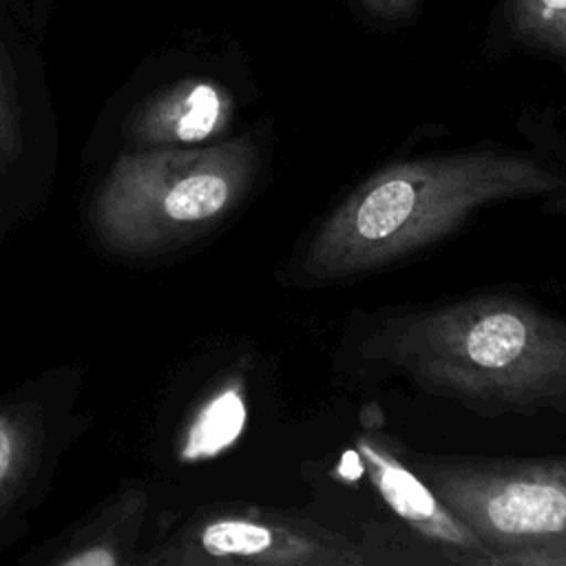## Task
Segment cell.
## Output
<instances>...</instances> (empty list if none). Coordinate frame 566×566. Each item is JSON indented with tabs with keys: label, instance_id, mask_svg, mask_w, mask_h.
<instances>
[{
	"label": "cell",
	"instance_id": "1",
	"mask_svg": "<svg viewBox=\"0 0 566 566\" xmlns=\"http://www.w3.org/2000/svg\"><path fill=\"white\" fill-rule=\"evenodd\" d=\"M542 197L566 199V172L537 150L478 146L391 161L316 221L285 263L287 281H352L451 237L482 208Z\"/></svg>",
	"mask_w": 566,
	"mask_h": 566
},
{
	"label": "cell",
	"instance_id": "2",
	"mask_svg": "<svg viewBox=\"0 0 566 566\" xmlns=\"http://www.w3.org/2000/svg\"><path fill=\"white\" fill-rule=\"evenodd\" d=\"M356 352L382 374L482 413L566 409V316L513 294L385 310Z\"/></svg>",
	"mask_w": 566,
	"mask_h": 566
},
{
	"label": "cell",
	"instance_id": "3",
	"mask_svg": "<svg viewBox=\"0 0 566 566\" xmlns=\"http://www.w3.org/2000/svg\"><path fill=\"white\" fill-rule=\"evenodd\" d=\"M259 168L261 153L252 137L124 155L93 201L97 237L128 254L188 239L237 210Z\"/></svg>",
	"mask_w": 566,
	"mask_h": 566
},
{
	"label": "cell",
	"instance_id": "4",
	"mask_svg": "<svg viewBox=\"0 0 566 566\" xmlns=\"http://www.w3.org/2000/svg\"><path fill=\"white\" fill-rule=\"evenodd\" d=\"M409 464L482 542L489 566H533L566 546V458L416 453Z\"/></svg>",
	"mask_w": 566,
	"mask_h": 566
},
{
	"label": "cell",
	"instance_id": "5",
	"mask_svg": "<svg viewBox=\"0 0 566 566\" xmlns=\"http://www.w3.org/2000/svg\"><path fill=\"white\" fill-rule=\"evenodd\" d=\"M153 564L363 566L382 562L365 544L312 517L268 506H221L199 515Z\"/></svg>",
	"mask_w": 566,
	"mask_h": 566
},
{
	"label": "cell",
	"instance_id": "6",
	"mask_svg": "<svg viewBox=\"0 0 566 566\" xmlns=\"http://www.w3.org/2000/svg\"><path fill=\"white\" fill-rule=\"evenodd\" d=\"M356 451L376 493L442 562L489 566L482 542L453 515L409 460L391 449L382 433H360Z\"/></svg>",
	"mask_w": 566,
	"mask_h": 566
},
{
	"label": "cell",
	"instance_id": "7",
	"mask_svg": "<svg viewBox=\"0 0 566 566\" xmlns=\"http://www.w3.org/2000/svg\"><path fill=\"white\" fill-rule=\"evenodd\" d=\"M234 115L232 95L212 80H181L148 102L128 119V137L139 148H184L219 139Z\"/></svg>",
	"mask_w": 566,
	"mask_h": 566
},
{
	"label": "cell",
	"instance_id": "8",
	"mask_svg": "<svg viewBox=\"0 0 566 566\" xmlns=\"http://www.w3.org/2000/svg\"><path fill=\"white\" fill-rule=\"evenodd\" d=\"M241 427V402L232 391L212 398L192 420L181 444L184 460H201L221 451Z\"/></svg>",
	"mask_w": 566,
	"mask_h": 566
},
{
	"label": "cell",
	"instance_id": "9",
	"mask_svg": "<svg viewBox=\"0 0 566 566\" xmlns=\"http://www.w3.org/2000/svg\"><path fill=\"white\" fill-rule=\"evenodd\" d=\"M515 31L566 57V0H511Z\"/></svg>",
	"mask_w": 566,
	"mask_h": 566
},
{
	"label": "cell",
	"instance_id": "10",
	"mask_svg": "<svg viewBox=\"0 0 566 566\" xmlns=\"http://www.w3.org/2000/svg\"><path fill=\"white\" fill-rule=\"evenodd\" d=\"M33 453V429L15 411H0V506L24 478Z\"/></svg>",
	"mask_w": 566,
	"mask_h": 566
},
{
	"label": "cell",
	"instance_id": "11",
	"mask_svg": "<svg viewBox=\"0 0 566 566\" xmlns=\"http://www.w3.org/2000/svg\"><path fill=\"white\" fill-rule=\"evenodd\" d=\"M20 150V124L13 102V91L7 71V57L0 46V157L13 159Z\"/></svg>",
	"mask_w": 566,
	"mask_h": 566
},
{
	"label": "cell",
	"instance_id": "12",
	"mask_svg": "<svg viewBox=\"0 0 566 566\" xmlns=\"http://www.w3.org/2000/svg\"><path fill=\"white\" fill-rule=\"evenodd\" d=\"M369 11L382 15V18H405L409 13H413V9L418 7V0H360Z\"/></svg>",
	"mask_w": 566,
	"mask_h": 566
}]
</instances>
